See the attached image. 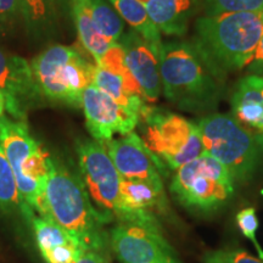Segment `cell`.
Instances as JSON below:
<instances>
[{
	"label": "cell",
	"instance_id": "obj_1",
	"mask_svg": "<svg viewBox=\"0 0 263 263\" xmlns=\"http://www.w3.org/2000/svg\"><path fill=\"white\" fill-rule=\"evenodd\" d=\"M44 218H51L70 234L84 251L108 256L110 234L105 226L111 221L98 211L81 174L55 157H49L45 182Z\"/></svg>",
	"mask_w": 263,
	"mask_h": 263
},
{
	"label": "cell",
	"instance_id": "obj_2",
	"mask_svg": "<svg viewBox=\"0 0 263 263\" xmlns=\"http://www.w3.org/2000/svg\"><path fill=\"white\" fill-rule=\"evenodd\" d=\"M160 76L167 100L188 112L215 110L224 93L226 78L213 70L192 42L163 43Z\"/></svg>",
	"mask_w": 263,
	"mask_h": 263
},
{
	"label": "cell",
	"instance_id": "obj_3",
	"mask_svg": "<svg viewBox=\"0 0 263 263\" xmlns=\"http://www.w3.org/2000/svg\"><path fill=\"white\" fill-rule=\"evenodd\" d=\"M262 37L263 12H227L197 18L192 43L213 70L227 78L249 66Z\"/></svg>",
	"mask_w": 263,
	"mask_h": 263
},
{
	"label": "cell",
	"instance_id": "obj_4",
	"mask_svg": "<svg viewBox=\"0 0 263 263\" xmlns=\"http://www.w3.org/2000/svg\"><path fill=\"white\" fill-rule=\"evenodd\" d=\"M80 174L94 206L101 215L118 223H132L161 228L153 212L132 211L121 193L122 177L118 173L106 147L100 141L78 139L76 143Z\"/></svg>",
	"mask_w": 263,
	"mask_h": 263
},
{
	"label": "cell",
	"instance_id": "obj_5",
	"mask_svg": "<svg viewBox=\"0 0 263 263\" xmlns=\"http://www.w3.org/2000/svg\"><path fill=\"white\" fill-rule=\"evenodd\" d=\"M196 124L203 151L229 171L234 183L254 177L263 163V138L229 115H209Z\"/></svg>",
	"mask_w": 263,
	"mask_h": 263
},
{
	"label": "cell",
	"instance_id": "obj_6",
	"mask_svg": "<svg viewBox=\"0 0 263 263\" xmlns=\"http://www.w3.org/2000/svg\"><path fill=\"white\" fill-rule=\"evenodd\" d=\"M138 124L141 139L167 170H178L203 153L199 127L185 117L145 105Z\"/></svg>",
	"mask_w": 263,
	"mask_h": 263
},
{
	"label": "cell",
	"instance_id": "obj_7",
	"mask_svg": "<svg viewBox=\"0 0 263 263\" xmlns=\"http://www.w3.org/2000/svg\"><path fill=\"white\" fill-rule=\"evenodd\" d=\"M94 66L77 49L67 45L48 48L31 62L43 98L74 107H81L83 91L93 80Z\"/></svg>",
	"mask_w": 263,
	"mask_h": 263
},
{
	"label": "cell",
	"instance_id": "obj_8",
	"mask_svg": "<svg viewBox=\"0 0 263 263\" xmlns=\"http://www.w3.org/2000/svg\"><path fill=\"white\" fill-rule=\"evenodd\" d=\"M170 190L180 205L193 212L211 213L229 201L234 180L223 164L205 151L174 171Z\"/></svg>",
	"mask_w": 263,
	"mask_h": 263
},
{
	"label": "cell",
	"instance_id": "obj_9",
	"mask_svg": "<svg viewBox=\"0 0 263 263\" xmlns=\"http://www.w3.org/2000/svg\"><path fill=\"white\" fill-rule=\"evenodd\" d=\"M110 245L122 263H182L156 227L118 223L110 230Z\"/></svg>",
	"mask_w": 263,
	"mask_h": 263
},
{
	"label": "cell",
	"instance_id": "obj_10",
	"mask_svg": "<svg viewBox=\"0 0 263 263\" xmlns=\"http://www.w3.org/2000/svg\"><path fill=\"white\" fill-rule=\"evenodd\" d=\"M0 93L4 98L6 112L17 121H26L28 111L37 107L43 99L31 64L3 49H0Z\"/></svg>",
	"mask_w": 263,
	"mask_h": 263
},
{
	"label": "cell",
	"instance_id": "obj_11",
	"mask_svg": "<svg viewBox=\"0 0 263 263\" xmlns=\"http://www.w3.org/2000/svg\"><path fill=\"white\" fill-rule=\"evenodd\" d=\"M81 108L91 138L103 144L112 140L116 134L130 133L139 123V118L128 114L93 83L83 91Z\"/></svg>",
	"mask_w": 263,
	"mask_h": 263
},
{
	"label": "cell",
	"instance_id": "obj_12",
	"mask_svg": "<svg viewBox=\"0 0 263 263\" xmlns=\"http://www.w3.org/2000/svg\"><path fill=\"white\" fill-rule=\"evenodd\" d=\"M112 162L124 179L144 180L163 188L167 168L151 153L139 134L130 132L104 144Z\"/></svg>",
	"mask_w": 263,
	"mask_h": 263
},
{
	"label": "cell",
	"instance_id": "obj_13",
	"mask_svg": "<svg viewBox=\"0 0 263 263\" xmlns=\"http://www.w3.org/2000/svg\"><path fill=\"white\" fill-rule=\"evenodd\" d=\"M124 54V62L130 74L137 81L146 101H156L162 91L160 76V52L140 34L129 29L120 41ZM163 45V44H162Z\"/></svg>",
	"mask_w": 263,
	"mask_h": 263
},
{
	"label": "cell",
	"instance_id": "obj_14",
	"mask_svg": "<svg viewBox=\"0 0 263 263\" xmlns=\"http://www.w3.org/2000/svg\"><path fill=\"white\" fill-rule=\"evenodd\" d=\"M91 83L114 99L128 114L140 120L146 100L124 60L114 62L107 68L95 65Z\"/></svg>",
	"mask_w": 263,
	"mask_h": 263
},
{
	"label": "cell",
	"instance_id": "obj_15",
	"mask_svg": "<svg viewBox=\"0 0 263 263\" xmlns=\"http://www.w3.org/2000/svg\"><path fill=\"white\" fill-rule=\"evenodd\" d=\"M230 103L236 120L263 138V77L250 74L241 78L235 85Z\"/></svg>",
	"mask_w": 263,
	"mask_h": 263
},
{
	"label": "cell",
	"instance_id": "obj_16",
	"mask_svg": "<svg viewBox=\"0 0 263 263\" xmlns=\"http://www.w3.org/2000/svg\"><path fill=\"white\" fill-rule=\"evenodd\" d=\"M161 34L182 37L195 14L196 0H139Z\"/></svg>",
	"mask_w": 263,
	"mask_h": 263
},
{
	"label": "cell",
	"instance_id": "obj_17",
	"mask_svg": "<svg viewBox=\"0 0 263 263\" xmlns=\"http://www.w3.org/2000/svg\"><path fill=\"white\" fill-rule=\"evenodd\" d=\"M0 143L14 170L15 178L21 173L25 161L42 149L38 141L29 133L26 121H17L6 116L0 118Z\"/></svg>",
	"mask_w": 263,
	"mask_h": 263
},
{
	"label": "cell",
	"instance_id": "obj_18",
	"mask_svg": "<svg viewBox=\"0 0 263 263\" xmlns=\"http://www.w3.org/2000/svg\"><path fill=\"white\" fill-rule=\"evenodd\" d=\"M78 39L83 48L93 57L95 65L101 61L115 43L107 41L99 33L91 14L90 0H68Z\"/></svg>",
	"mask_w": 263,
	"mask_h": 263
},
{
	"label": "cell",
	"instance_id": "obj_19",
	"mask_svg": "<svg viewBox=\"0 0 263 263\" xmlns=\"http://www.w3.org/2000/svg\"><path fill=\"white\" fill-rule=\"evenodd\" d=\"M0 212L5 215L18 213L29 224L35 218L34 210L25 201L20 193L14 170L0 143Z\"/></svg>",
	"mask_w": 263,
	"mask_h": 263
},
{
	"label": "cell",
	"instance_id": "obj_20",
	"mask_svg": "<svg viewBox=\"0 0 263 263\" xmlns=\"http://www.w3.org/2000/svg\"><path fill=\"white\" fill-rule=\"evenodd\" d=\"M121 193L132 211L153 212V210H164L166 207L163 188L149 182L122 178Z\"/></svg>",
	"mask_w": 263,
	"mask_h": 263
},
{
	"label": "cell",
	"instance_id": "obj_21",
	"mask_svg": "<svg viewBox=\"0 0 263 263\" xmlns=\"http://www.w3.org/2000/svg\"><path fill=\"white\" fill-rule=\"evenodd\" d=\"M123 21H126L138 34L157 49L162 48L161 32L147 14L145 6L139 0H108Z\"/></svg>",
	"mask_w": 263,
	"mask_h": 263
},
{
	"label": "cell",
	"instance_id": "obj_22",
	"mask_svg": "<svg viewBox=\"0 0 263 263\" xmlns=\"http://www.w3.org/2000/svg\"><path fill=\"white\" fill-rule=\"evenodd\" d=\"M90 2L91 14L99 33L107 41L118 43L124 31L123 18L108 0H90Z\"/></svg>",
	"mask_w": 263,
	"mask_h": 263
},
{
	"label": "cell",
	"instance_id": "obj_23",
	"mask_svg": "<svg viewBox=\"0 0 263 263\" xmlns=\"http://www.w3.org/2000/svg\"><path fill=\"white\" fill-rule=\"evenodd\" d=\"M32 227L41 254L57 246L77 244L74 239L51 218L35 217L32 222Z\"/></svg>",
	"mask_w": 263,
	"mask_h": 263
},
{
	"label": "cell",
	"instance_id": "obj_24",
	"mask_svg": "<svg viewBox=\"0 0 263 263\" xmlns=\"http://www.w3.org/2000/svg\"><path fill=\"white\" fill-rule=\"evenodd\" d=\"M22 21L31 31L39 32L48 28L57 16L55 0H20Z\"/></svg>",
	"mask_w": 263,
	"mask_h": 263
},
{
	"label": "cell",
	"instance_id": "obj_25",
	"mask_svg": "<svg viewBox=\"0 0 263 263\" xmlns=\"http://www.w3.org/2000/svg\"><path fill=\"white\" fill-rule=\"evenodd\" d=\"M196 3L205 15L241 11L263 12V0H196Z\"/></svg>",
	"mask_w": 263,
	"mask_h": 263
},
{
	"label": "cell",
	"instance_id": "obj_26",
	"mask_svg": "<svg viewBox=\"0 0 263 263\" xmlns=\"http://www.w3.org/2000/svg\"><path fill=\"white\" fill-rule=\"evenodd\" d=\"M236 223H238L240 230L246 236L250 241L254 242L256 250H257L258 257L263 259V249L259 245L257 236H256V233H257L258 228V219L257 215H256V210L254 207H249V209L241 210L238 215H236Z\"/></svg>",
	"mask_w": 263,
	"mask_h": 263
},
{
	"label": "cell",
	"instance_id": "obj_27",
	"mask_svg": "<svg viewBox=\"0 0 263 263\" xmlns=\"http://www.w3.org/2000/svg\"><path fill=\"white\" fill-rule=\"evenodd\" d=\"M209 263H263V259L252 257L249 252L240 249L219 250L206 256Z\"/></svg>",
	"mask_w": 263,
	"mask_h": 263
},
{
	"label": "cell",
	"instance_id": "obj_28",
	"mask_svg": "<svg viewBox=\"0 0 263 263\" xmlns=\"http://www.w3.org/2000/svg\"><path fill=\"white\" fill-rule=\"evenodd\" d=\"M83 249L77 244L61 245L43 252L42 256L48 263H73V261Z\"/></svg>",
	"mask_w": 263,
	"mask_h": 263
},
{
	"label": "cell",
	"instance_id": "obj_29",
	"mask_svg": "<svg viewBox=\"0 0 263 263\" xmlns=\"http://www.w3.org/2000/svg\"><path fill=\"white\" fill-rule=\"evenodd\" d=\"M22 20L20 0H0V27H10Z\"/></svg>",
	"mask_w": 263,
	"mask_h": 263
},
{
	"label": "cell",
	"instance_id": "obj_30",
	"mask_svg": "<svg viewBox=\"0 0 263 263\" xmlns=\"http://www.w3.org/2000/svg\"><path fill=\"white\" fill-rule=\"evenodd\" d=\"M108 256L97 251H82L73 263H107Z\"/></svg>",
	"mask_w": 263,
	"mask_h": 263
},
{
	"label": "cell",
	"instance_id": "obj_31",
	"mask_svg": "<svg viewBox=\"0 0 263 263\" xmlns=\"http://www.w3.org/2000/svg\"><path fill=\"white\" fill-rule=\"evenodd\" d=\"M249 70L255 72V73L263 74V37L261 38V42H259L254 58L249 64Z\"/></svg>",
	"mask_w": 263,
	"mask_h": 263
},
{
	"label": "cell",
	"instance_id": "obj_32",
	"mask_svg": "<svg viewBox=\"0 0 263 263\" xmlns=\"http://www.w3.org/2000/svg\"><path fill=\"white\" fill-rule=\"evenodd\" d=\"M5 101H4V98H3L2 93H0V118L3 116H5Z\"/></svg>",
	"mask_w": 263,
	"mask_h": 263
},
{
	"label": "cell",
	"instance_id": "obj_33",
	"mask_svg": "<svg viewBox=\"0 0 263 263\" xmlns=\"http://www.w3.org/2000/svg\"><path fill=\"white\" fill-rule=\"evenodd\" d=\"M205 263H209V262H205Z\"/></svg>",
	"mask_w": 263,
	"mask_h": 263
}]
</instances>
